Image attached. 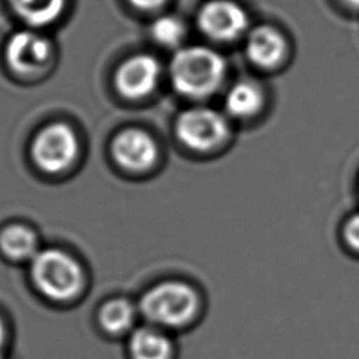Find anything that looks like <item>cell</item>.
<instances>
[{"mask_svg": "<svg viewBox=\"0 0 359 359\" xmlns=\"http://www.w3.org/2000/svg\"><path fill=\"white\" fill-rule=\"evenodd\" d=\"M226 74L224 59L206 46L180 49L170 65L174 88L187 97L201 98L219 88Z\"/></svg>", "mask_w": 359, "mask_h": 359, "instance_id": "1", "label": "cell"}, {"mask_svg": "<svg viewBox=\"0 0 359 359\" xmlns=\"http://www.w3.org/2000/svg\"><path fill=\"white\" fill-rule=\"evenodd\" d=\"M31 278L42 294L53 300H67L80 292L83 271L72 255L49 248L38 251L31 259Z\"/></svg>", "mask_w": 359, "mask_h": 359, "instance_id": "2", "label": "cell"}, {"mask_svg": "<svg viewBox=\"0 0 359 359\" xmlns=\"http://www.w3.org/2000/svg\"><path fill=\"white\" fill-rule=\"evenodd\" d=\"M198 306V294L182 282L156 285L142 296L139 303L142 314L149 321L163 327L187 324L195 316Z\"/></svg>", "mask_w": 359, "mask_h": 359, "instance_id": "3", "label": "cell"}, {"mask_svg": "<svg viewBox=\"0 0 359 359\" xmlns=\"http://www.w3.org/2000/svg\"><path fill=\"white\" fill-rule=\"evenodd\" d=\"M31 154L38 168L55 174L69 168L79 156L76 132L63 122L42 128L31 146Z\"/></svg>", "mask_w": 359, "mask_h": 359, "instance_id": "4", "label": "cell"}, {"mask_svg": "<svg viewBox=\"0 0 359 359\" xmlns=\"http://www.w3.org/2000/svg\"><path fill=\"white\" fill-rule=\"evenodd\" d=\"M178 139L189 149L208 151L219 147L229 137L230 128L224 115L210 108H189L175 123Z\"/></svg>", "mask_w": 359, "mask_h": 359, "instance_id": "5", "label": "cell"}, {"mask_svg": "<svg viewBox=\"0 0 359 359\" xmlns=\"http://www.w3.org/2000/svg\"><path fill=\"white\" fill-rule=\"evenodd\" d=\"M198 25L209 38L233 41L247 29L248 18L236 1L210 0L199 10Z\"/></svg>", "mask_w": 359, "mask_h": 359, "instance_id": "6", "label": "cell"}, {"mask_svg": "<svg viewBox=\"0 0 359 359\" xmlns=\"http://www.w3.org/2000/svg\"><path fill=\"white\" fill-rule=\"evenodd\" d=\"M50 52V42L43 35L31 29H21L8 38L4 53L14 72L32 74L46 66Z\"/></svg>", "mask_w": 359, "mask_h": 359, "instance_id": "7", "label": "cell"}, {"mask_svg": "<svg viewBox=\"0 0 359 359\" xmlns=\"http://www.w3.org/2000/svg\"><path fill=\"white\" fill-rule=\"evenodd\" d=\"M111 153L122 168L140 172L154 164L158 151L154 139L147 132L139 128H128L114 137Z\"/></svg>", "mask_w": 359, "mask_h": 359, "instance_id": "8", "label": "cell"}, {"mask_svg": "<svg viewBox=\"0 0 359 359\" xmlns=\"http://www.w3.org/2000/svg\"><path fill=\"white\" fill-rule=\"evenodd\" d=\"M158 76V62L150 55L140 53L119 65L115 73V86L128 98H142L156 88Z\"/></svg>", "mask_w": 359, "mask_h": 359, "instance_id": "9", "label": "cell"}, {"mask_svg": "<svg viewBox=\"0 0 359 359\" xmlns=\"http://www.w3.org/2000/svg\"><path fill=\"white\" fill-rule=\"evenodd\" d=\"M247 57L259 69H275L286 55V41L282 34L269 25L254 28L245 45Z\"/></svg>", "mask_w": 359, "mask_h": 359, "instance_id": "10", "label": "cell"}, {"mask_svg": "<svg viewBox=\"0 0 359 359\" xmlns=\"http://www.w3.org/2000/svg\"><path fill=\"white\" fill-rule=\"evenodd\" d=\"M227 112L238 119L255 116L264 105L261 87L251 80L237 81L230 87L224 98Z\"/></svg>", "mask_w": 359, "mask_h": 359, "instance_id": "11", "label": "cell"}, {"mask_svg": "<svg viewBox=\"0 0 359 359\" xmlns=\"http://www.w3.org/2000/svg\"><path fill=\"white\" fill-rule=\"evenodd\" d=\"M129 352L132 359H170L172 345L157 328L142 327L132 332Z\"/></svg>", "mask_w": 359, "mask_h": 359, "instance_id": "12", "label": "cell"}, {"mask_svg": "<svg viewBox=\"0 0 359 359\" xmlns=\"http://www.w3.org/2000/svg\"><path fill=\"white\" fill-rule=\"evenodd\" d=\"M0 248L13 259H32L38 254V238L29 227L11 224L0 233Z\"/></svg>", "mask_w": 359, "mask_h": 359, "instance_id": "13", "label": "cell"}, {"mask_svg": "<svg viewBox=\"0 0 359 359\" xmlns=\"http://www.w3.org/2000/svg\"><path fill=\"white\" fill-rule=\"evenodd\" d=\"M14 13L27 24L42 27L53 22L63 11L66 0H8Z\"/></svg>", "mask_w": 359, "mask_h": 359, "instance_id": "14", "label": "cell"}, {"mask_svg": "<svg viewBox=\"0 0 359 359\" xmlns=\"http://www.w3.org/2000/svg\"><path fill=\"white\" fill-rule=\"evenodd\" d=\"M135 316V307L129 300L114 299L101 307L100 324L108 332L121 334L133 325Z\"/></svg>", "mask_w": 359, "mask_h": 359, "instance_id": "15", "label": "cell"}, {"mask_svg": "<svg viewBox=\"0 0 359 359\" xmlns=\"http://www.w3.org/2000/svg\"><path fill=\"white\" fill-rule=\"evenodd\" d=\"M185 34V27L174 15H163L157 18L151 25L153 38L165 46L177 45Z\"/></svg>", "mask_w": 359, "mask_h": 359, "instance_id": "16", "label": "cell"}, {"mask_svg": "<svg viewBox=\"0 0 359 359\" xmlns=\"http://www.w3.org/2000/svg\"><path fill=\"white\" fill-rule=\"evenodd\" d=\"M342 237L348 248L359 252V212L351 215L346 219L342 227Z\"/></svg>", "mask_w": 359, "mask_h": 359, "instance_id": "17", "label": "cell"}, {"mask_svg": "<svg viewBox=\"0 0 359 359\" xmlns=\"http://www.w3.org/2000/svg\"><path fill=\"white\" fill-rule=\"evenodd\" d=\"M132 6L140 10H154L160 7L165 0H129Z\"/></svg>", "mask_w": 359, "mask_h": 359, "instance_id": "18", "label": "cell"}, {"mask_svg": "<svg viewBox=\"0 0 359 359\" xmlns=\"http://www.w3.org/2000/svg\"><path fill=\"white\" fill-rule=\"evenodd\" d=\"M4 339H6V330H4L3 321L0 320V359H4V358H3V345H4Z\"/></svg>", "mask_w": 359, "mask_h": 359, "instance_id": "19", "label": "cell"}, {"mask_svg": "<svg viewBox=\"0 0 359 359\" xmlns=\"http://www.w3.org/2000/svg\"><path fill=\"white\" fill-rule=\"evenodd\" d=\"M348 6L351 7H355V8H359V0H344Z\"/></svg>", "mask_w": 359, "mask_h": 359, "instance_id": "20", "label": "cell"}]
</instances>
